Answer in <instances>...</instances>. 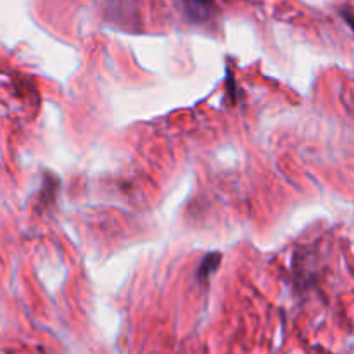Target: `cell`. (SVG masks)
<instances>
[{"label":"cell","instance_id":"cell-1","mask_svg":"<svg viewBox=\"0 0 354 354\" xmlns=\"http://www.w3.org/2000/svg\"><path fill=\"white\" fill-rule=\"evenodd\" d=\"M183 2L194 19H207L214 10L211 0H183Z\"/></svg>","mask_w":354,"mask_h":354},{"label":"cell","instance_id":"cell-2","mask_svg":"<svg viewBox=\"0 0 354 354\" xmlns=\"http://www.w3.org/2000/svg\"><path fill=\"white\" fill-rule=\"evenodd\" d=\"M220 263V254H209L204 258L203 265H201L199 268V277H207L211 272H213V268H216V265Z\"/></svg>","mask_w":354,"mask_h":354}]
</instances>
